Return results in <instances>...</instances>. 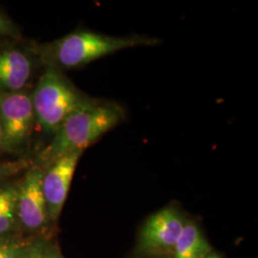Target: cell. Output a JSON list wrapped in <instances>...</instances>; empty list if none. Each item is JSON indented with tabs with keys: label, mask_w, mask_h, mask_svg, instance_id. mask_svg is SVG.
<instances>
[{
	"label": "cell",
	"mask_w": 258,
	"mask_h": 258,
	"mask_svg": "<svg viewBox=\"0 0 258 258\" xmlns=\"http://www.w3.org/2000/svg\"><path fill=\"white\" fill-rule=\"evenodd\" d=\"M90 99L60 70L46 67L32 96L35 119L44 132L55 134L65 120Z\"/></svg>",
	"instance_id": "3957f363"
},
{
	"label": "cell",
	"mask_w": 258,
	"mask_h": 258,
	"mask_svg": "<svg viewBox=\"0 0 258 258\" xmlns=\"http://www.w3.org/2000/svg\"><path fill=\"white\" fill-rule=\"evenodd\" d=\"M33 72L30 57L19 49L0 50V92H19Z\"/></svg>",
	"instance_id": "ba28073f"
},
{
	"label": "cell",
	"mask_w": 258,
	"mask_h": 258,
	"mask_svg": "<svg viewBox=\"0 0 258 258\" xmlns=\"http://www.w3.org/2000/svg\"><path fill=\"white\" fill-rule=\"evenodd\" d=\"M15 29L11 25L9 20L5 19L0 14V37L2 36H15Z\"/></svg>",
	"instance_id": "4fadbf2b"
},
{
	"label": "cell",
	"mask_w": 258,
	"mask_h": 258,
	"mask_svg": "<svg viewBox=\"0 0 258 258\" xmlns=\"http://www.w3.org/2000/svg\"><path fill=\"white\" fill-rule=\"evenodd\" d=\"M26 247L15 240L0 238V258H22Z\"/></svg>",
	"instance_id": "8fae6325"
},
{
	"label": "cell",
	"mask_w": 258,
	"mask_h": 258,
	"mask_svg": "<svg viewBox=\"0 0 258 258\" xmlns=\"http://www.w3.org/2000/svg\"><path fill=\"white\" fill-rule=\"evenodd\" d=\"M154 37L132 35L111 37L90 31H76L41 48L40 58L46 67L78 68L123 49L155 45Z\"/></svg>",
	"instance_id": "7a4b0ae2"
},
{
	"label": "cell",
	"mask_w": 258,
	"mask_h": 258,
	"mask_svg": "<svg viewBox=\"0 0 258 258\" xmlns=\"http://www.w3.org/2000/svg\"><path fill=\"white\" fill-rule=\"evenodd\" d=\"M43 173L44 171L39 166L33 167L18 187V218L31 231L42 228L49 219L42 189Z\"/></svg>",
	"instance_id": "8992f818"
},
{
	"label": "cell",
	"mask_w": 258,
	"mask_h": 258,
	"mask_svg": "<svg viewBox=\"0 0 258 258\" xmlns=\"http://www.w3.org/2000/svg\"><path fill=\"white\" fill-rule=\"evenodd\" d=\"M184 226L179 212L172 208L156 212L148 218L141 232L143 249L152 252L174 249Z\"/></svg>",
	"instance_id": "52a82bcc"
},
{
	"label": "cell",
	"mask_w": 258,
	"mask_h": 258,
	"mask_svg": "<svg viewBox=\"0 0 258 258\" xmlns=\"http://www.w3.org/2000/svg\"><path fill=\"white\" fill-rule=\"evenodd\" d=\"M19 164H15V165H9V166H0V185L3 183V181L11 175L12 173H14L15 171H17Z\"/></svg>",
	"instance_id": "5bb4252c"
},
{
	"label": "cell",
	"mask_w": 258,
	"mask_h": 258,
	"mask_svg": "<svg viewBox=\"0 0 258 258\" xmlns=\"http://www.w3.org/2000/svg\"><path fill=\"white\" fill-rule=\"evenodd\" d=\"M44 258H62L57 252H55L54 250H45V256Z\"/></svg>",
	"instance_id": "9a60e30c"
},
{
	"label": "cell",
	"mask_w": 258,
	"mask_h": 258,
	"mask_svg": "<svg viewBox=\"0 0 258 258\" xmlns=\"http://www.w3.org/2000/svg\"><path fill=\"white\" fill-rule=\"evenodd\" d=\"M35 119L32 96L27 93L0 92L1 147L18 150L30 136Z\"/></svg>",
	"instance_id": "277c9868"
},
{
	"label": "cell",
	"mask_w": 258,
	"mask_h": 258,
	"mask_svg": "<svg viewBox=\"0 0 258 258\" xmlns=\"http://www.w3.org/2000/svg\"><path fill=\"white\" fill-rule=\"evenodd\" d=\"M1 141H2V127H1V123H0V146H1Z\"/></svg>",
	"instance_id": "e0dca14e"
},
{
	"label": "cell",
	"mask_w": 258,
	"mask_h": 258,
	"mask_svg": "<svg viewBox=\"0 0 258 258\" xmlns=\"http://www.w3.org/2000/svg\"><path fill=\"white\" fill-rule=\"evenodd\" d=\"M82 151L72 152L52 162L42 178V189L46 202L48 218L55 220L61 212L70 189Z\"/></svg>",
	"instance_id": "5b68a950"
},
{
	"label": "cell",
	"mask_w": 258,
	"mask_h": 258,
	"mask_svg": "<svg viewBox=\"0 0 258 258\" xmlns=\"http://www.w3.org/2000/svg\"><path fill=\"white\" fill-rule=\"evenodd\" d=\"M18 187L6 186L0 189V234L11 231L18 217Z\"/></svg>",
	"instance_id": "30bf717a"
},
{
	"label": "cell",
	"mask_w": 258,
	"mask_h": 258,
	"mask_svg": "<svg viewBox=\"0 0 258 258\" xmlns=\"http://www.w3.org/2000/svg\"><path fill=\"white\" fill-rule=\"evenodd\" d=\"M124 119V110L115 102L90 99L71 114L55 133L40 156L49 166L57 158L82 151Z\"/></svg>",
	"instance_id": "6da1fadb"
},
{
	"label": "cell",
	"mask_w": 258,
	"mask_h": 258,
	"mask_svg": "<svg viewBox=\"0 0 258 258\" xmlns=\"http://www.w3.org/2000/svg\"><path fill=\"white\" fill-rule=\"evenodd\" d=\"M174 258H204L209 255L211 246L194 224L184 225L174 247Z\"/></svg>",
	"instance_id": "9c48e42d"
},
{
	"label": "cell",
	"mask_w": 258,
	"mask_h": 258,
	"mask_svg": "<svg viewBox=\"0 0 258 258\" xmlns=\"http://www.w3.org/2000/svg\"><path fill=\"white\" fill-rule=\"evenodd\" d=\"M45 250L40 244H35L30 247H26L25 252L22 258H44Z\"/></svg>",
	"instance_id": "7c38bea8"
},
{
	"label": "cell",
	"mask_w": 258,
	"mask_h": 258,
	"mask_svg": "<svg viewBox=\"0 0 258 258\" xmlns=\"http://www.w3.org/2000/svg\"><path fill=\"white\" fill-rule=\"evenodd\" d=\"M204 258H220L218 255H216V254H209V255H207L206 257Z\"/></svg>",
	"instance_id": "2e32d148"
}]
</instances>
